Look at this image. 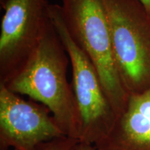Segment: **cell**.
Here are the masks:
<instances>
[{"label":"cell","instance_id":"obj_1","mask_svg":"<svg viewBox=\"0 0 150 150\" xmlns=\"http://www.w3.org/2000/svg\"><path fill=\"white\" fill-rule=\"evenodd\" d=\"M70 58L61 38L50 23L38 45L18 74L4 85L47 107L65 136L79 140V120L72 84ZM3 84V83H2Z\"/></svg>","mask_w":150,"mask_h":150},{"label":"cell","instance_id":"obj_2","mask_svg":"<svg viewBox=\"0 0 150 150\" xmlns=\"http://www.w3.org/2000/svg\"><path fill=\"white\" fill-rule=\"evenodd\" d=\"M67 32L95 67L117 117L125 111L129 95L116 69L104 0H61Z\"/></svg>","mask_w":150,"mask_h":150},{"label":"cell","instance_id":"obj_3","mask_svg":"<svg viewBox=\"0 0 150 150\" xmlns=\"http://www.w3.org/2000/svg\"><path fill=\"white\" fill-rule=\"evenodd\" d=\"M112 54L130 95L150 88V16L138 0H104Z\"/></svg>","mask_w":150,"mask_h":150},{"label":"cell","instance_id":"obj_4","mask_svg":"<svg viewBox=\"0 0 150 150\" xmlns=\"http://www.w3.org/2000/svg\"><path fill=\"white\" fill-rule=\"evenodd\" d=\"M50 16L70 58L71 84L79 120V141L95 145L110 132L117 116L95 67L67 32L61 6L50 5Z\"/></svg>","mask_w":150,"mask_h":150},{"label":"cell","instance_id":"obj_5","mask_svg":"<svg viewBox=\"0 0 150 150\" xmlns=\"http://www.w3.org/2000/svg\"><path fill=\"white\" fill-rule=\"evenodd\" d=\"M48 0H9L3 9L0 34V83L24 67L50 22Z\"/></svg>","mask_w":150,"mask_h":150},{"label":"cell","instance_id":"obj_6","mask_svg":"<svg viewBox=\"0 0 150 150\" xmlns=\"http://www.w3.org/2000/svg\"><path fill=\"white\" fill-rule=\"evenodd\" d=\"M63 136L47 107L0 83V150H41L47 142Z\"/></svg>","mask_w":150,"mask_h":150},{"label":"cell","instance_id":"obj_7","mask_svg":"<svg viewBox=\"0 0 150 150\" xmlns=\"http://www.w3.org/2000/svg\"><path fill=\"white\" fill-rule=\"evenodd\" d=\"M95 145L98 150H150V88L129 95L125 111Z\"/></svg>","mask_w":150,"mask_h":150},{"label":"cell","instance_id":"obj_8","mask_svg":"<svg viewBox=\"0 0 150 150\" xmlns=\"http://www.w3.org/2000/svg\"><path fill=\"white\" fill-rule=\"evenodd\" d=\"M79 140L63 136L45 144L41 150H72Z\"/></svg>","mask_w":150,"mask_h":150},{"label":"cell","instance_id":"obj_9","mask_svg":"<svg viewBox=\"0 0 150 150\" xmlns=\"http://www.w3.org/2000/svg\"><path fill=\"white\" fill-rule=\"evenodd\" d=\"M72 150H98L95 147V145L93 144L86 143V142H81L79 141L74 146Z\"/></svg>","mask_w":150,"mask_h":150},{"label":"cell","instance_id":"obj_10","mask_svg":"<svg viewBox=\"0 0 150 150\" xmlns=\"http://www.w3.org/2000/svg\"><path fill=\"white\" fill-rule=\"evenodd\" d=\"M138 1L142 4L145 11L150 16V0H138Z\"/></svg>","mask_w":150,"mask_h":150},{"label":"cell","instance_id":"obj_11","mask_svg":"<svg viewBox=\"0 0 150 150\" xmlns=\"http://www.w3.org/2000/svg\"><path fill=\"white\" fill-rule=\"evenodd\" d=\"M9 0H0V4H1V7L3 8V7L6 4Z\"/></svg>","mask_w":150,"mask_h":150}]
</instances>
